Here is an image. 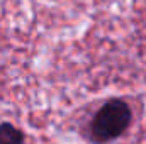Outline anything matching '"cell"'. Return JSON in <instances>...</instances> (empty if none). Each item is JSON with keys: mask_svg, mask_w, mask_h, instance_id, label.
<instances>
[{"mask_svg": "<svg viewBox=\"0 0 146 144\" xmlns=\"http://www.w3.org/2000/svg\"><path fill=\"white\" fill-rule=\"evenodd\" d=\"M131 122V104L124 98H109L94 112L83 134L92 144H109L126 134Z\"/></svg>", "mask_w": 146, "mask_h": 144, "instance_id": "6da1fadb", "label": "cell"}, {"mask_svg": "<svg viewBox=\"0 0 146 144\" xmlns=\"http://www.w3.org/2000/svg\"><path fill=\"white\" fill-rule=\"evenodd\" d=\"M0 144H26V134L12 122H0Z\"/></svg>", "mask_w": 146, "mask_h": 144, "instance_id": "7a4b0ae2", "label": "cell"}]
</instances>
